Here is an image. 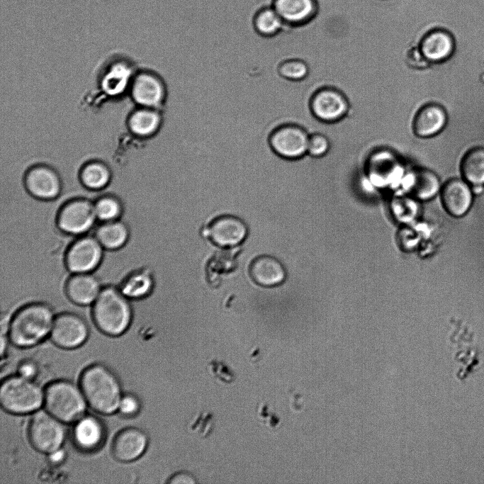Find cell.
<instances>
[{
    "label": "cell",
    "instance_id": "6da1fadb",
    "mask_svg": "<svg viewBox=\"0 0 484 484\" xmlns=\"http://www.w3.org/2000/svg\"><path fill=\"white\" fill-rule=\"evenodd\" d=\"M56 312L48 303L34 301L21 306L11 317L8 337L16 347L37 345L50 334Z\"/></svg>",
    "mask_w": 484,
    "mask_h": 484
},
{
    "label": "cell",
    "instance_id": "7a4b0ae2",
    "mask_svg": "<svg viewBox=\"0 0 484 484\" xmlns=\"http://www.w3.org/2000/svg\"><path fill=\"white\" fill-rule=\"evenodd\" d=\"M89 310L91 320L97 330L108 337L123 335L133 322L131 300L115 286H103Z\"/></svg>",
    "mask_w": 484,
    "mask_h": 484
},
{
    "label": "cell",
    "instance_id": "3957f363",
    "mask_svg": "<svg viewBox=\"0 0 484 484\" xmlns=\"http://www.w3.org/2000/svg\"><path fill=\"white\" fill-rule=\"evenodd\" d=\"M80 388L87 404L103 415L116 412L123 396L119 381L111 370L101 364L87 367L80 377Z\"/></svg>",
    "mask_w": 484,
    "mask_h": 484
},
{
    "label": "cell",
    "instance_id": "277c9868",
    "mask_svg": "<svg viewBox=\"0 0 484 484\" xmlns=\"http://www.w3.org/2000/svg\"><path fill=\"white\" fill-rule=\"evenodd\" d=\"M44 404L48 412L64 423L78 420L88 405L80 387L67 381L49 384L44 392Z\"/></svg>",
    "mask_w": 484,
    "mask_h": 484
},
{
    "label": "cell",
    "instance_id": "5b68a950",
    "mask_svg": "<svg viewBox=\"0 0 484 484\" xmlns=\"http://www.w3.org/2000/svg\"><path fill=\"white\" fill-rule=\"evenodd\" d=\"M0 403L4 410L12 414L33 413L44 403V392L32 380L11 376L1 382Z\"/></svg>",
    "mask_w": 484,
    "mask_h": 484
},
{
    "label": "cell",
    "instance_id": "8992f818",
    "mask_svg": "<svg viewBox=\"0 0 484 484\" xmlns=\"http://www.w3.org/2000/svg\"><path fill=\"white\" fill-rule=\"evenodd\" d=\"M97 221L94 201L84 196H74L63 201L56 215L58 228L72 237L89 234Z\"/></svg>",
    "mask_w": 484,
    "mask_h": 484
},
{
    "label": "cell",
    "instance_id": "52a82bcc",
    "mask_svg": "<svg viewBox=\"0 0 484 484\" xmlns=\"http://www.w3.org/2000/svg\"><path fill=\"white\" fill-rule=\"evenodd\" d=\"M105 249L95 236L86 234L74 237L67 246L64 264L70 274L94 273L104 257Z\"/></svg>",
    "mask_w": 484,
    "mask_h": 484
},
{
    "label": "cell",
    "instance_id": "ba28073f",
    "mask_svg": "<svg viewBox=\"0 0 484 484\" xmlns=\"http://www.w3.org/2000/svg\"><path fill=\"white\" fill-rule=\"evenodd\" d=\"M66 437L64 422L45 410H37L30 419L28 438L38 451L49 454L62 447Z\"/></svg>",
    "mask_w": 484,
    "mask_h": 484
},
{
    "label": "cell",
    "instance_id": "9c48e42d",
    "mask_svg": "<svg viewBox=\"0 0 484 484\" xmlns=\"http://www.w3.org/2000/svg\"><path fill=\"white\" fill-rule=\"evenodd\" d=\"M309 135L305 129L297 124H286L276 128L270 137L273 150L287 159H299L308 152Z\"/></svg>",
    "mask_w": 484,
    "mask_h": 484
},
{
    "label": "cell",
    "instance_id": "30bf717a",
    "mask_svg": "<svg viewBox=\"0 0 484 484\" xmlns=\"http://www.w3.org/2000/svg\"><path fill=\"white\" fill-rule=\"evenodd\" d=\"M312 114L318 120L333 123L342 119L349 105L345 96L332 88H322L315 91L309 101Z\"/></svg>",
    "mask_w": 484,
    "mask_h": 484
},
{
    "label": "cell",
    "instance_id": "8fae6325",
    "mask_svg": "<svg viewBox=\"0 0 484 484\" xmlns=\"http://www.w3.org/2000/svg\"><path fill=\"white\" fill-rule=\"evenodd\" d=\"M103 286L94 273H69L64 284L68 300L77 305L91 306L100 294Z\"/></svg>",
    "mask_w": 484,
    "mask_h": 484
},
{
    "label": "cell",
    "instance_id": "7c38bea8",
    "mask_svg": "<svg viewBox=\"0 0 484 484\" xmlns=\"http://www.w3.org/2000/svg\"><path fill=\"white\" fill-rule=\"evenodd\" d=\"M25 188L33 198L50 201L61 196L62 186L60 177L54 171L45 167H37L26 174Z\"/></svg>",
    "mask_w": 484,
    "mask_h": 484
},
{
    "label": "cell",
    "instance_id": "4fadbf2b",
    "mask_svg": "<svg viewBox=\"0 0 484 484\" xmlns=\"http://www.w3.org/2000/svg\"><path fill=\"white\" fill-rule=\"evenodd\" d=\"M166 87L162 79L154 72H143L132 85V95L140 106L161 109L166 98Z\"/></svg>",
    "mask_w": 484,
    "mask_h": 484
},
{
    "label": "cell",
    "instance_id": "5bb4252c",
    "mask_svg": "<svg viewBox=\"0 0 484 484\" xmlns=\"http://www.w3.org/2000/svg\"><path fill=\"white\" fill-rule=\"evenodd\" d=\"M367 172L374 184L384 186L404 174L403 164L398 157L388 150L373 153L367 162Z\"/></svg>",
    "mask_w": 484,
    "mask_h": 484
},
{
    "label": "cell",
    "instance_id": "9a60e30c",
    "mask_svg": "<svg viewBox=\"0 0 484 484\" xmlns=\"http://www.w3.org/2000/svg\"><path fill=\"white\" fill-rule=\"evenodd\" d=\"M210 240L220 247H233L240 244L247 235V227L240 218L231 215L214 220L208 230Z\"/></svg>",
    "mask_w": 484,
    "mask_h": 484
},
{
    "label": "cell",
    "instance_id": "2e32d148",
    "mask_svg": "<svg viewBox=\"0 0 484 484\" xmlns=\"http://www.w3.org/2000/svg\"><path fill=\"white\" fill-rule=\"evenodd\" d=\"M441 199L444 209L452 216L465 215L473 202V191L468 184L459 179H452L441 188Z\"/></svg>",
    "mask_w": 484,
    "mask_h": 484
},
{
    "label": "cell",
    "instance_id": "e0dca14e",
    "mask_svg": "<svg viewBox=\"0 0 484 484\" xmlns=\"http://www.w3.org/2000/svg\"><path fill=\"white\" fill-rule=\"evenodd\" d=\"M147 446V437L140 429L129 427L123 429L113 443V453L121 462H130L139 458Z\"/></svg>",
    "mask_w": 484,
    "mask_h": 484
},
{
    "label": "cell",
    "instance_id": "ac0fdd59",
    "mask_svg": "<svg viewBox=\"0 0 484 484\" xmlns=\"http://www.w3.org/2000/svg\"><path fill=\"white\" fill-rule=\"evenodd\" d=\"M446 121L444 108L439 104L429 103L417 112L412 122V130L416 136L427 138L441 132Z\"/></svg>",
    "mask_w": 484,
    "mask_h": 484
},
{
    "label": "cell",
    "instance_id": "d6986e66",
    "mask_svg": "<svg viewBox=\"0 0 484 484\" xmlns=\"http://www.w3.org/2000/svg\"><path fill=\"white\" fill-rule=\"evenodd\" d=\"M105 429L101 422L91 415H83L76 421L73 429V439L81 449L91 451L102 444Z\"/></svg>",
    "mask_w": 484,
    "mask_h": 484
},
{
    "label": "cell",
    "instance_id": "ffe728a7",
    "mask_svg": "<svg viewBox=\"0 0 484 484\" xmlns=\"http://www.w3.org/2000/svg\"><path fill=\"white\" fill-rule=\"evenodd\" d=\"M455 39L447 30H438L422 41L420 51L429 63H437L449 58L455 50Z\"/></svg>",
    "mask_w": 484,
    "mask_h": 484
},
{
    "label": "cell",
    "instance_id": "44dd1931",
    "mask_svg": "<svg viewBox=\"0 0 484 484\" xmlns=\"http://www.w3.org/2000/svg\"><path fill=\"white\" fill-rule=\"evenodd\" d=\"M93 235L105 250L114 251L123 247L130 236L128 224L122 219L99 223L95 226Z\"/></svg>",
    "mask_w": 484,
    "mask_h": 484
},
{
    "label": "cell",
    "instance_id": "7402d4cb",
    "mask_svg": "<svg viewBox=\"0 0 484 484\" xmlns=\"http://www.w3.org/2000/svg\"><path fill=\"white\" fill-rule=\"evenodd\" d=\"M251 277L262 286H274L281 283L286 273L283 266L276 259L269 256L257 257L249 268Z\"/></svg>",
    "mask_w": 484,
    "mask_h": 484
},
{
    "label": "cell",
    "instance_id": "603a6c76",
    "mask_svg": "<svg viewBox=\"0 0 484 484\" xmlns=\"http://www.w3.org/2000/svg\"><path fill=\"white\" fill-rule=\"evenodd\" d=\"M440 190V181L432 171L419 168L410 175L409 192L412 197L420 201L432 198Z\"/></svg>",
    "mask_w": 484,
    "mask_h": 484
},
{
    "label": "cell",
    "instance_id": "cb8c5ba5",
    "mask_svg": "<svg viewBox=\"0 0 484 484\" xmlns=\"http://www.w3.org/2000/svg\"><path fill=\"white\" fill-rule=\"evenodd\" d=\"M162 123L160 110L145 107L135 111L129 120L131 131L142 137L154 136L160 129Z\"/></svg>",
    "mask_w": 484,
    "mask_h": 484
},
{
    "label": "cell",
    "instance_id": "d4e9b609",
    "mask_svg": "<svg viewBox=\"0 0 484 484\" xmlns=\"http://www.w3.org/2000/svg\"><path fill=\"white\" fill-rule=\"evenodd\" d=\"M461 170L467 182L473 186L484 185V148L470 150L462 159Z\"/></svg>",
    "mask_w": 484,
    "mask_h": 484
},
{
    "label": "cell",
    "instance_id": "484cf974",
    "mask_svg": "<svg viewBox=\"0 0 484 484\" xmlns=\"http://www.w3.org/2000/svg\"><path fill=\"white\" fill-rule=\"evenodd\" d=\"M132 77L131 68L123 63L113 64L102 79L103 90L111 96H117L127 88Z\"/></svg>",
    "mask_w": 484,
    "mask_h": 484
},
{
    "label": "cell",
    "instance_id": "4316f807",
    "mask_svg": "<svg viewBox=\"0 0 484 484\" xmlns=\"http://www.w3.org/2000/svg\"><path fill=\"white\" fill-rule=\"evenodd\" d=\"M94 206L97 220L99 223L119 220L123 215V203L120 198L113 193L99 195L94 201Z\"/></svg>",
    "mask_w": 484,
    "mask_h": 484
},
{
    "label": "cell",
    "instance_id": "83f0119b",
    "mask_svg": "<svg viewBox=\"0 0 484 484\" xmlns=\"http://www.w3.org/2000/svg\"><path fill=\"white\" fill-rule=\"evenodd\" d=\"M80 179L84 188L93 192H99L108 186L111 173L105 165L91 163L81 170Z\"/></svg>",
    "mask_w": 484,
    "mask_h": 484
},
{
    "label": "cell",
    "instance_id": "f1b7e54d",
    "mask_svg": "<svg viewBox=\"0 0 484 484\" xmlns=\"http://www.w3.org/2000/svg\"><path fill=\"white\" fill-rule=\"evenodd\" d=\"M311 0H277L276 12L289 21H298L306 17L312 10Z\"/></svg>",
    "mask_w": 484,
    "mask_h": 484
},
{
    "label": "cell",
    "instance_id": "f546056e",
    "mask_svg": "<svg viewBox=\"0 0 484 484\" xmlns=\"http://www.w3.org/2000/svg\"><path fill=\"white\" fill-rule=\"evenodd\" d=\"M278 71L284 78L293 81H300L307 78L309 67L308 64L300 58H290L279 64Z\"/></svg>",
    "mask_w": 484,
    "mask_h": 484
},
{
    "label": "cell",
    "instance_id": "4dcf8cb0",
    "mask_svg": "<svg viewBox=\"0 0 484 484\" xmlns=\"http://www.w3.org/2000/svg\"><path fill=\"white\" fill-rule=\"evenodd\" d=\"M256 26L262 35H272L281 26L280 16L277 12L271 10L264 11L257 18Z\"/></svg>",
    "mask_w": 484,
    "mask_h": 484
},
{
    "label": "cell",
    "instance_id": "1f68e13d",
    "mask_svg": "<svg viewBox=\"0 0 484 484\" xmlns=\"http://www.w3.org/2000/svg\"><path fill=\"white\" fill-rule=\"evenodd\" d=\"M330 143L326 136L320 133L309 135L307 154L313 157H321L329 151Z\"/></svg>",
    "mask_w": 484,
    "mask_h": 484
},
{
    "label": "cell",
    "instance_id": "d6a6232c",
    "mask_svg": "<svg viewBox=\"0 0 484 484\" xmlns=\"http://www.w3.org/2000/svg\"><path fill=\"white\" fill-rule=\"evenodd\" d=\"M140 402L138 399L132 394L123 395L118 411L125 417L135 415L140 410Z\"/></svg>",
    "mask_w": 484,
    "mask_h": 484
},
{
    "label": "cell",
    "instance_id": "836d02e7",
    "mask_svg": "<svg viewBox=\"0 0 484 484\" xmlns=\"http://www.w3.org/2000/svg\"><path fill=\"white\" fill-rule=\"evenodd\" d=\"M407 64L415 69H421L425 68L429 62L424 58L420 50L414 49L408 52Z\"/></svg>",
    "mask_w": 484,
    "mask_h": 484
},
{
    "label": "cell",
    "instance_id": "e575fe53",
    "mask_svg": "<svg viewBox=\"0 0 484 484\" xmlns=\"http://www.w3.org/2000/svg\"><path fill=\"white\" fill-rule=\"evenodd\" d=\"M38 373V366L33 361H24L18 366L17 375L33 381L36 377Z\"/></svg>",
    "mask_w": 484,
    "mask_h": 484
},
{
    "label": "cell",
    "instance_id": "d590c367",
    "mask_svg": "<svg viewBox=\"0 0 484 484\" xmlns=\"http://www.w3.org/2000/svg\"><path fill=\"white\" fill-rule=\"evenodd\" d=\"M66 458V452L62 447L47 454V458L52 464H60L62 463Z\"/></svg>",
    "mask_w": 484,
    "mask_h": 484
}]
</instances>
